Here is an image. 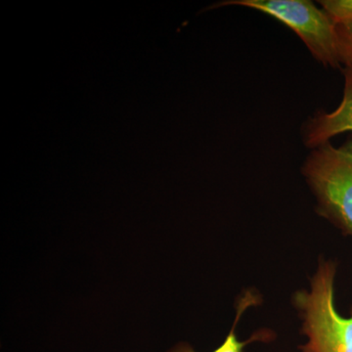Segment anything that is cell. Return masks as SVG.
Returning a JSON list of instances; mask_svg holds the SVG:
<instances>
[{
	"label": "cell",
	"mask_w": 352,
	"mask_h": 352,
	"mask_svg": "<svg viewBox=\"0 0 352 352\" xmlns=\"http://www.w3.org/2000/svg\"><path fill=\"white\" fill-rule=\"evenodd\" d=\"M256 9L283 23L302 38L315 59L324 66H352V34L327 12L307 0H234L223 6Z\"/></svg>",
	"instance_id": "obj_1"
},
{
	"label": "cell",
	"mask_w": 352,
	"mask_h": 352,
	"mask_svg": "<svg viewBox=\"0 0 352 352\" xmlns=\"http://www.w3.org/2000/svg\"><path fill=\"white\" fill-rule=\"evenodd\" d=\"M332 261H321L310 282V291L298 292L295 305L302 320L307 344L302 352H352V312L342 317L335 307V276Z\"/></svg>",
	"instance_id": "obj_2"
},
{
	"label": "cell",
	"mask_w": 352,
	"mask_h": 352,
	"mask_svg": "<svg viewBox=\"0 0 352 352\" xmlns=\"http://www.w3.org/2000/svg\"><path fill=\"white\" fill-rule=\"evenodd\" d=\"M302 175L317 200V212L352 236V139L339 148L330 141L315 148Z\"/></svg>",
	"instance_id": "obj_3"
},
{
	"label": "cell",
	"mask_w": 352,
	"mask_h": 352,
	"mask_svg": "<svg viewBox=\"0 0 352 352\" xmlns=\"http://www.w3.org/2000/svg\"><path fill=\"white\" fill-rule=\"evenodd\" d=\"M344 97L332 113H318L305 124L303 140L308 148L319 147L342 132L352 131V66L342 69Z\"/></svg>",
	"instance_id": "obj_4"
},
{
	"label": "cell",
	"mask_w": 352,
	"mask_h": 352,
	"mask_svg": "<svg viewBox=\"0 0 352 352\" xmlns=\"http://www.w3.org/2000/svg\"><path fill=\"white\" fill-rule=\"evenodd\" d=\"M258 296L254 295L251 292L245 293L242 298H240L239 302L237 303V316H236L235 322H234L233 327L231 329L230 332L227 335L226 340L217 349L212 352H243L244 347L247 344H251L254 342H270L272 338L273 333L271 331L261 330L258 331L252 336L251 339L245 340V342H240L236 337L235 329L237 326L238 322L241 318V315L245 311L247 308L256 305L258 302ZM168 352H196L194 351L193 347L190 346L187 342H180L176 344L175 347L170 349Z\"/></svg>",
	"instance_id": "obj_5"
},
{
	"label": "cell",
	"mask_w": 352,
	"mask_h": 352,
	"mask_svg": "<svg viewBox=\"0 0 352 352\" xmlns=\"http://www.w3.org/2000/svg\"><path fill=\"white\" fill-rule=\"evenodd\" d=\"M319 3L338 24L352 23V0H326Z\"/></svg>",
	"instance_id": "obj_6"
},
{
	"label": "cell",
	"mask_w": 352,
	"mask_h": 352,
	"mask_svg": "<svg viewBox=\"0 0 352 352\" xmlns=\"http://www.w3.org/2000/svg\"><path fill=\"white\" fill-rule=\"evenodd\" d=\"M347 29L349 30V32H351V34H352V23H349V24H346Z\"/></svg>",
	"instance_id": "obj_7"
}]
</instances>
